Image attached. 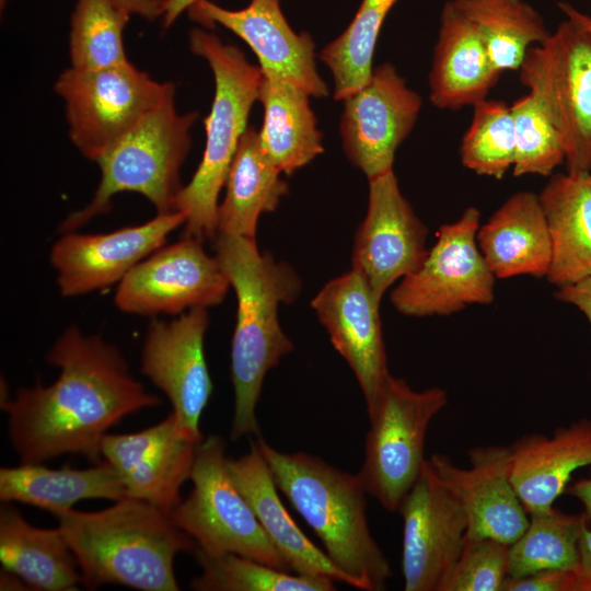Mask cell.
<instances>
[{"instance_id":"6da1fadb","label":"cell","mask_w":591,"mask_h":591,"mask_svg":"<svg viewBox=\"0 0 591 591\" xmlns=\"http://www.w3.org/2000/svg\"><path fill=\"white\" fill-rule=\"evenodd\" d=\"M60 373L49 385L20 387L1 398L8 434L20 463L79 454L101 462L108 429L124 417L161 404L132 375L117 347L68 327L46 356Z\"/></svg>"},{"instance_id":"7a4b0ae2","label":"cell","mask_w":591,"mask_h":591,"mask_svg":"<svg viewBox=\"0 0 591 591\" xmlns=\"http://www.w3.org/2000/svg\"><path fill=\"white\" fill-rule=\"evenodd\" d=\"M215 252L237 300L231 343L234 407L230 437L257 436L256 405L267 372L292 351L293 344L278 320L281 303H291L300 280L285 263L260 253L255 239L217 234Z\"/></svg>"},{"instance_id":"3957f363","label":"cell","mask_w":591,"mask_h":591,"mask_svg":"<svg viewBox=\"0 0 591 591\" xmlns=\"http://www.w3.org/2000/svg\"><path fill=\"white\" fill-rule=\"evenodd\" d=\"M88 590L120 584L141 591H178L174 560L197 545L157 507L124 497L99 511L54 514Z\"/></svg>"},{"instance_id":"277c9868","label":"cell","mask_w":591,"mask_h":591,"mask_svg":"<svg viewBox=\"0 0 591 591\" xmlns=\"http://www.w3.org/2000/svg\"><path fill=\"white\" fill-rule=\"evenodd\" d=\"M255 443L278 489L314 531L349 586L385 590L393 572L371 534L368 494L358 473L341 471L304 452H281L259 434Z\"/></svg>"},{"instance_id":"5b68a950","label":"cell","mask_w":591,"mask_h":591,"mask_svg":"<svg viewBox=\"0 0 591 591\" xmlns=\"http://www.w3.org/2000/svg\"><path fill=\"white\" fill-rule=\"evenodd\" d=\"M188 44L211 68L215 95L205 119L202 158L190 182L177 196L176 211L185 216L183 237L202 242L217 235L219 194L247 128L252 107L258 101L262 70L251 65L241 49L223 43L208 30L192 28Z\"/></svg>"},{"instance_id":"8992f818","label":"cell","mask_w":591,"mask_h":591,"mask_svg":"<svg viewBox=\"0 0 591 591\" xmlns=\"http://www.w3.org/2000/svg\"><path fill=\"white\" fill-rule=\"evenodd\" d=\"M197 118L196 112H177L175 86L170 82L160 102L96 162L101 179L92 200L69 215L59 232L74 231L108 212L113 197L123 192L144 196L158 215L176 211L183 187L181 167L189 153L190 129Z\"/></svg>"},{"instance_id":"52a82bcc","label":"cell","mask_w":591,"mask_h":591,"mask_svg":"<svg viewBox=\"0 0 591 591\" xmlns=\"http://www.w3.org/2000/svg\"><path fill=\"white\" fill-rule=\"evenodd\" d=\"M447 391L413 390L391 373L367 410L370 428L358 475L368 495L387 511L401 503L426 463L424 449L431 420L448 405Z\"/></svg>"},{"instance_id":"ba28073f","label":"cell","mask_w":591,"mask_h":591,"mask_svg":"<svg viewBox=\"0 0 591 591\" xmlns=\"http://www.w3.org/2000/svg\"><path fill=\"white\" fill-rule=\"evenodd\" d=\"M190 480V494L170 518L198 549L208 555L233 553L289 570L233 483L221 437L211 434L197 445Z\"/></svg>"},{"instance_id":"9c48e42d","label":"cell","mask_w":591,"mask_h":591,"mask_svg":"<svg viewBox=\"0 0 591 591\" xmlns=\"http://www.w3.org/2000/svg\"><path fill=\"white\" fill-rule=\"evenodd\" d=\"M519 72L560 135L566 172L591 173V34L567 19L528 50Z\"/></svg>"},{"instance_id":"30bf717a","label":"cell","mask_w":591,"mask_h":591,"mask_svg":"<svg viewBox=\"0 0 591 591\" xmlns=\"http://www.w3.org/2000/svg\"><path fill=\"white\" fill-rule=\"evenodd\" d=\"M158 82L131 62L103 69H66L55 83L65 102L69 137L89 160L97 162L165 94Z\"/></svg>"},{"instance_id":"8fae6325","label":"cell","mask_w":591,"mask_h":591,"mask_svg":"<svg viewBox=\"0 0 591 591\" xmlns=\"http://www.w3.org/2000/svg\"><path fill=\"white\" fill-rule=\"evenodd\" d=\"M480 212L468 207L443 224L420 266L402 278L391 302L408 316L449 315L471 304L494 301L495 275L479 251Z\"/></svg>"},{"instance_id":"7c38bea8","label":"cell","mask_w":591,"mask_h":591,"mask_svg":"<svg viewBox=\"0 0 591 591\" xmlns=\"http://www.w3.org/2000/svg\"><path fill=\"white\" fill-rule=\"evenodd\" d=\"M194 237L160 247L119 282L115 305L128 314H182L222 302L230 282L216 256Z\"/></svg>"},{"instance_id":"4fadbf2b","label":"cell","mask_w":591,"mask_h":591,"mask_svg":"<svg viewBox=\"0 0 591 591\" xmlns=\"http://www.w3.org/2000/svg\"><path fill=\"white\" fill-rule=\"evenodd\" d=\"M402 571L405 591H441L465 544L467 518L428 463L405 496Z\"/></svg>"},{"instance_id":"5bb4252c","label":"cell","mask_w":591,"mask_h":591,"mask_svg":"<svg viewBox=\"0 0 591 591\" xmlns=\"http://www.w3.org/2000/svg\"><path fill=\"white\" fill-rule=\"evenodd\" d=\"M208 324L207 308L152 320L141 352V373L170 401L179 434L196 443L204 439L199 422L212 392L204 349Z\"/></svg>"},{"instance_id":"9a60e30c","label":"cell","mask_w":591,"mask_h":591,"mask_svg":"<svg viewBox=\"0 0 591 591\" xmlns=\"http://www.w3.org/2000/svg\"><path fill=\"white\" fill-rule=\"evenodd\" d=\"M343 102L339 132L348 160L368 181L393 171L395 152L420 113V95L406 85L393 65L382 63Z\"/></svg>"},{"instance_id":"2e32d148","label":"cell","mask_w":591,"mask_h":591,"mask_svg":"<svg viewBox=\"0 0 591 591\" xmlns=\"http://www.w3.org/2000/svg\"><path fill=\"white\" fill-rule=\"evenodd\" d=\"M427 228L403 196L394 171L369 181V202L352 251V268L381 301L425 259Z\"/></svg>"},{"instance_id":"e0dca14e","label":"cell","mask_w":591,"mask_h":591,"mask_svg":"<svg viewBox=\"0 0 591 591\" xmlns=\"http://www.w3.org/2000/svg\"><path fill=\"white\" fill-rule=\"evenodd\" d=\"M185 223L181 211L158 215L150 221L108 233H63L53 245L49 259L63 297L107 288L141 260L162 247L167 235Z\"/></svg>"},{"instance_id":"ac0fdd59","label":"cell","mask_w":591,"mask_h":591,"mask_svg":"<svg viewBox=\"0 0 591 591\" xmlns=\"http://www.w3.org/2000/svg\"><path fill=\"white\" fill-rule=\"evenodd\" d=\"M188 16L207 30L219 24L244 40L259 68L304 91L325 97L328 89L316 68L315 44L308 32H294L285 18L280 0H251L241 10H229L210 0H197Z\"/></svg>"},{"instance_id":"d6986e66","label":"cell","mask_w":591,"mask_h":591,"mask_svg":"<svg viewBox=\"0 0 591 591\" xmlns=\"http://www.w3.org/2000/svg\"><path fill=\"white\" fill-rule=\"evenodd\" d=\"M199 443L179 434L171 412L140 431L105 434L101 455L118 473L126 497L149 502L170 515L182 501L181 488L190 479Z\"/></svg>"},{"instance_id":"ffe728a7","label":"cell","mask_w":591,"mask_h":591,"mask_svg":"<svg viewBox=\"0 0 591 591\" xmlns=\"http://www.w3.org/2000/svg\"><path fill=\"white\" fill-rule=\"evenodd\" d=\"M381 301L356 269L328 281L311 305L352 370L367 410L390 373L380 318Z\"/></svg>"},{"instance_id":"44dd1931","label":"cell","mask_w":591,"mask_h":591,"mask_svg":"<svg viewBox=\"0 0 591 591\" xmlns=\"http://www.w3.org/2000/svg\"><path fill=\"white\" fill-rule=\"evenodd\" d=\"M467 454L468 468L441 453H433L428 463L462 505L468 523L466 537L511 544L529 518L510 479V445L475 447Z\"/></svg>"},{"instance_id":"7402d4cb","label":"cell","mask_w":591,"mask_h":591,"mask_svg":"<svg viewBox=\"0 0 591 591\" xmlns=\"http://www.w3.org/2000/svg\"><path fill=\"white\" fill-rule=\"evenodd\" d=\"M591 466V419L557 428L552 436L525 434L510 445V479L529 514L547 511L571 475Z\"/></svg>"},{"instance_id":"603a6c76","label":"cell","mask_w":591,"mask_h":591,"mask_svg":"<svg viewBox=\"0 0 591 591\" xmlns=\"http://www.w3.org/2000/svg\"><path fill=\"white\" fill-rule=\"evenodd\" d=\"M227 467L288 569L349 584L348 578L306 537L282 505L273 474L255 441L242 456L227 457Z\"/></svg>"},{"instance_id":"cb8c5ba5","label":"cell","mask_w":591,"mask_h":591,"mask_svg":"<svg viewBox=\"0 0 591 591\" xmlns=\"http://www.w3.org/2000/svg\"><path fill=\"white\" fill-rule=\"evenodd\" d=\"M500 74L474 24L453 0L447 1L429 73L431 103L449 111L473 106L487 97Z\"/></svg>"},{"instance_id":"d4e9b609","label":"cell","mask_w":591,"mask_h":591,"mask_svg":"<svg viewBox=\"0 0 591 591\" xmlns=\"http://www.w3.org/2000/svg\"><path fill=\"white\" fill-rule=\"evenodd\" d=\"M477 244L496 278L520 275L546 277L553 247L538 195H511L479 229Z\"/></svg>"},{"instance_id":"484cf974","label":"cell","mask_w":591,"mask_h":591,"mask_svg":"<svg viewBox=\"0 0 591 591\" xmlns=\"http://www.w3.org/2000/svg\"><path fill=\"white\" fill-rule=\"evenodd\" d=\"M547 219L553 256L546 276L557 287L591 276V175H551L538 194Z\"/></svg>"},{"instance_id":"4316f807","label":"cell","mask_w":591,"mask_h":591,"mask_svg":"<svg viewBox=\"0 0 591 591\" xmlns=\"http://www.w3.org/2000/svg\"><path fill=\"white\" fill-rule=\"evenodd\" d=\"M0 563L31 590L73 591L82 582L76 556L59 526L37 528L10 502L0 509Z\"/></svg>"},{"instance_id":"83f0119b","label":"cell","mask_w":591,"mask_h":591,"mask_svg":"<svg viewBox=\"0 0 591 591\" xmlns=\"http://www.w3.org/2000/svg\"><path fill=\"white\" fill-rule=\"evenodd\" d=\"M126 497L121 479L107 461L88 468H49L43 463H20L0 468V499L21 502L53 514L88 499L112 501Z\"/></svg>"},{"instance_id":"f1b7e54d","label":"cell","mask_w":591,"mask_h":591,"mask_svg":"<svg viewBox=\"0 0 591 591\" xmlns=\"http://www.w3.org/2000/svg\"><path fill=\"white\" fill-rule=\"evenodd\" d=\"M311 96L286 80L262 71L258 101L264 118L260 146L280 173L288 175L323 153V134L310 105Z\"/></svg>"},{"instance_id":"f546056e","label":"cell","mask_w":591,"mask_h":591,"mask_svg":"<svg viewBox=\"0 0 591 591\" xmlns=\"http://www.w3.org/2000/svg\"><path fill=\"white\" fill-rule=\"evenodd\" d=\"M264 152L258 131L247 126L225 182V196L217 212V234L255 239L259 216L274 211L288 193V184Z\"/></svg>"},{"instance_id":"4dcf8cb0","label":"cell","mask_w":591,"mask_h":591,"mask_svg":"<svg viewBox=\"0 0 591 591\" xmlns=\"http://www.w3.org/2000/svg\"><path fill=\"white\" fill-rule=\"evenodd\" d=\"M474 24L491 63L519 71L528 50L551 35L542 15L525 0H453Z\"/></svg>"},{"instance_id":"1f68e13d","label":"cell","mask_w":591,"mask_h":591,"mask_svg":"<svg viewBox=\"0 0 591 591\" xmlns=\"http://www.w3.org/2000/svg\"><path fill=\"white\" fill-rule=\"evenodd\" d=\"M529 524L508 551V576L520 578L546 569L576 570L583 513L568 514L554 507L530 514Z\"/></svg>"},{"instance_id":"d6a6232c","label":"cell","mask_w":591,"mask_h":591,"mask_svg":"<svg viewBox=\"0 0 591 591\" xmlns=\"http://www.w3.org/2000/svg\"><path fill=\"white\" fill-rule=\"evenodd\" d=\"M399 0H362L347 28L320 54L334 79V99L344 101L373 71V55L384 20Z\"/></svg>"},{"instance_id":"836d02e7","label":"cell","mask_w":591,"mask_h":591,"mask_svg":"<svg viewBox=\"0 0 591 591\" xmlns=\"http://www.w3.org/2000/svg\"><path fill=\"white\" fill-rule=\"evenodd\" d=\"M201 573L189 587L196 591H333L335 581L290 575L262 561L233 553L208 555L196 547L193 553Z\"/></svg>"},{"instance_id":"e575fe53","label":"cell","mask_w":591,"mask_h":591,"mask_svg":"<svg viewBox=\"0 0 591 591\" xmlns=\"http://www.w3.org/2000/svg\"><path fill=\"white\" fill-rule=\"evenodd\" d=\"M130 15L111 0H77L70 21L71 67L103 69L130 62L123 42Z\"/></svg>"},{"instance_id":"d590c367","label":"cell","mask_w":591,"mask_h":591,"mask_svg":"<svg viewBox=\"0 0 591 591\" xmlns=\"http://www.w3.org/2000/svg\"><path fill=\"white\" fill-rule=\"evenodd\" d=\"M460 157L462 164L478 175L501 179L513 167L514 125L510 105L487 97L473 105Z\"/></svg>"},{"instance_id":"8d00e7d4","label":"cell","mask_w":591,"mask_h":591,"mask_svg":"<svg viewBox=\"0 0 591 591\" xmlns=\"http://www.w3.org/2000/svg\"><path fill=\"white\" fill-rule=\"evenodd\" d=\"M510 108L515 142L513 175H553L566 157L559 132L530 93L517 99Z\"/></svg>"},{"instance_id":"74e56055","label":"cell","mask_w":591,"mask_h":591,"mask_svg":"<svg viewBox=\"0 0 591 591\" xmlns=\"http://www.w3.org/2000/svg\"><path fill=\"white\" fill-rule=\"evenodd\" d=\"M509 544L491 537H466L441 591H502L508 579Z\"/></svg>"},{"instance_id":"f35d334b","label":"cell","mask_w":591,"mask_h":591,"mask_svg":"<svg viewBox=\"0 0 591 591\" xmlns=\"http://www.w3.org/2000/svg\"><path fill=\"white\" fill-rule=\"evenodd\" d=\"M502 591H576V570L546 569L520 578L508 577Z\"/></svg>"},{"instance_id":"ab89813d","label":"cell","mask_w":591,"mask_h":591,"mask_svg":"<svg viewBox=\"0 0 591 591\" xmlns=\"http://www.w3.org/2000/svg\"><path fill=\"white\" fill-rule=\"evenodd\" d=\"M576 568V591H591V525L587 521L581 528Z\"/></svg>"},{"instance_id":"60d3db41","label":"cell","mask_w":591,"mask_h":591,"mask_svg":"<svg viewBox=\"0 0 591 591\" xmlns=\"http://www.w3.org/2000/svg\"><path fill=\"white\" fill-rule=\"evenodd\" d=\"M555 298L576 305L591 324V276L575 283L558 287Z\"/></svg>"},{"instance_id":"b9f144b4","label":"cell","mask_w":591,"mask_h":591,"mask_svg":"<svg viewBox=\"0 0 591 591\" xmlns=\"http://www.w3.org/2000/svg\"><path fill=\"white\" fill-rule=\"evenodd\" d=\"M129 14H136L147 20L162 15L164 0H111Z\"/></svg>"},{"instance_id":"7bdbcfd3","label":"cell","mask_w":591,"mask_h":591,"mask_svg":"<svg viewBox=\"0 0 591 591\" xmlns=\"http://www.w3.org/2000/svg\"><path fill=\"white\" fill-rule=\"evenodd\" d=\"M566 494L577 498L582 507L583 514L591 522V478H583L567 486Z\"/></svg>"},{"instance_id":"ee69618b","label":"cell","mask_w":591,"mask_h":591,"mask_svg":"<svg viewBox=\"0 0 591 591\" xmlns=\"http://www.w3.org/2000/svg\"><path fill=\"white\" fill-rule=\"evenodd\" d=\"M197 0H164L162 25L166 30L173 25L177 18Z\"/></svg>"},{"instance_id":"f6af8a7d","label":"cell","mask_w":591,"mask_h":591,"mask_svg":"<svg viewBox=\"0 0 591 591\" xmlns=\"http://www.w3.org/2000/svg\"><path fill=\"white\" fill-rule=\"evenodd\" d=\"M558 8L565 13L567 19L576 22L591 34V16L584 14L567 2H558Z\"/></svg>"},{"instance_id":"bcb514c9","label":"cell","mask_w":591,"mask_h":591,"mask_svg":"<svg viewBox=\"0 0 591 591\" xmlns=\"http://www.w3.org/2000/svg\"><path fill=\"white\" fill-rule=\"evenodd\" d=\"M5 3H7V0H0L1 9L5 5Z\"/></svg>"},{"instance_id":"7dc6e473","label":"cell","mask_w":591,"mask_h":591,"mask_svg":"<svg viewBox=\"0 0 591 591\" xmlns=\"http://www.w3.org/2000/svg\"><path fill=\"white\" fill-rule=\"evenodd\" d=\"M590 175H591V173H590Z\"/></svg>"}]
</instances>
